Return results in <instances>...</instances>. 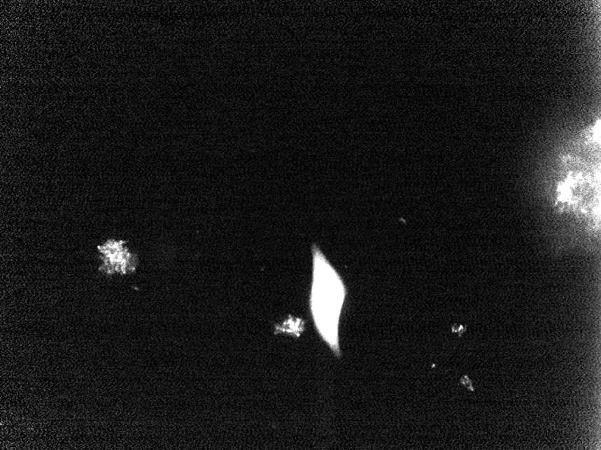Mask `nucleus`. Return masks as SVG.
Masks as SVG:
<instances>
[{"instance_id":"nucleus-1","label":"nucleus","mask_w":601,"mask_h":450,"mask_svg":"<svg viewBox=\"0 0 601 450\" xmlns=\"http://www.w3.org/2000/svg\"><path fill=\"white\" fill-rule=\"evenodd\" d=\"M313 282L310 296L311 316L317 331L336 356L341 355L339 326L346 289L339 273L320 248L313 247Z\"/></svg>"},{"instance_id":"nucleus-2","label":"nucleus","mask_w":601,"mask_h":450,"mask_svg":"<svg viewBox=\"0 0 601 450\" xmlns=\"http://www.w3.org/2000/svg\"><path fill=\"white\" fill-rule=\"evenodd\" d=\"M102 253L105 256L106 268L112 272L127 273L131 268L130 256L120 245H106Z\"/></svg>"},{"instance_id":"nucleus-3","label":"nucleus","mask_w":601,"mask_h":450,"mask_svg":"<svg viewBox=\"0 0 601 450\" xmlns=\"http://www.w3.org/2000/svg\"><path fill=\"white\" fill-rule=\"evenodd\" d=\"M461 382L462 383V385L467 386L469 389L472 390V391H474V388L473 386V382H472L471 380L469 379V377L467 376L462 377V379H461Z\"/></svg>"}]
</instances>
